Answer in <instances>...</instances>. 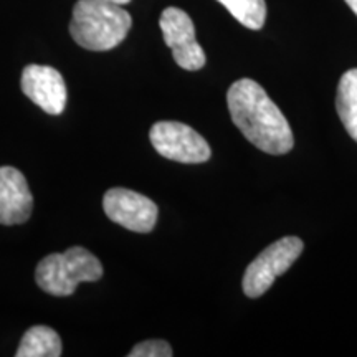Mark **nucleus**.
I'll return each instance as SVG.
<instances>
[{
  "label": "nucleus",
  "mask_w": 357,
  "mask_h": 357,
  "mask_svg": "<svg viewBox=\"0 0 357 357\" xmlns=\"http://www.w3.org/2000/svg\"><path fill=\"white\" fill-rule=\"evenodd\" d=\"M61 339L55 329L48 326H33L22 337L17 357H60Z\"/></svg>",
  "instance_id": "obj_10"
},
{
  "label": "nucleus",
  "mask_w": 357,
  "mask_h": 357,
  "mask_svg": "<svg viewBox=\"0 0 357 357\" xmlns=\"http://www.w3.org/2000/svg\"><path fill=\"white\" fill-rule=\"evenodd\" d=\"M106 2H113V3H118V6H126V3L131 2V0H106Z\"/></svg>",
  "instance_id": "obj_15"
},
{
  "label": "nucleus",
  "mask_w": 357,
  "mask_h": 357,
  "mask_svg": "<svg viewBox=\"0 0 357 357\" xmlns=\"http://www.w3.org/2000/svg\"><path fill=\"white\" fill-rule=\"evenodd\" d=\"M33 197L26 178L19 169L0 167V223L19 225L32 215Z\"/></svg>",
  "instance_id": "obj_9"
},
{
  "label": "nucleus",
  "mask_w": 357,
  "mask_h": 357,
  "mask_svg": "<svg viewBox=\"0 0 357 357\" xmlns=\"http://www.w3.org/2000/svg\"><path fill=\"white\" fill-rule=\"evenodd\" d=\"M151 144L162 158L182 164H202L211 159L208 142L200 134L177 121H159L151 128Z\"/></svg>",
  "instance_id": "obj_5"
},
{
  "label": "nucleus",
  "mask_w": 357,
  "mask_h": 357,
  "mask_svg": "<svg viewBox=\"0 0 357 357\" xmlns=\"http://www.w3.org/2000/svg\"><path fill=\"white\" fill-rule=\"evenodd\" d=\"M102 208L109 220L137 234H149L159 215L158 205L149 197L123 187H114L106 192L102 197Z\"/></svg>",
  "instance_id": "obj_7"
},
{
  "label": "nucleus",
  "mask_w": 357,
  "mask_h": 357,
  "mask_svg": "<svg viewBox=\"0 0 357 357\" xmlns=\"http://www.w3.org/2000/svg\"><path fill=\"white\" fill-rule=\"evenodd\" d=\"M102 265L91 252L83 247H71L63 253H52L40 260L35 281L52 296H70L79 283L101 280Z\"/></svg>",
  "instance_id": "obj_3"
},
{
  "label": "nucleus",
  "mask_w": 357,
  "mask_h": 357,
  "mask_svg": "<svg viewBox=\"0 0 357 357\" xmlns=\"http://www.w3.org/2000/svg\"><path fill=\"white\" fill-rule=\"evenodd\" d=\"M303 240L298 236H283L263 250L255 260L250 263L243 275V293L248 298H260L265 294L275 280L300 258L303 253Z\"/></svg>",
  "instance_id": "obj_4"
},
{
  "label": "nucleus",
  "mask_w": 357,
  "mask_h": 357,
  "mask_svg": "<svg viewBox=\"0 0 357 357\" xmlns=\"http://www.w3.org/2000/svg\"><path fill=\"white\" fill-rule=\"evenodd\" d=\"M231 121L253 146L266 154L281 155L293 149L289 123L257 82L242 78L227 93Z\"/></svg>",
  "instance_id": "obj_1"
},
{
  "label": "nucleus",
  "mask_w": 357,
  "mask_h": 357,
  "mask_svg": "<svg viewBox=\"0 0 357 357\" xmlns=\"http://www.w3.org/2000/svg\"><path fill=\"white\" fill-rule=\"evenodd\" d=\"M234 19L250 30H260L266 20L265 0H217Z\"/></svg>",
  "instance_id": "obj_12"
},
{
  "label": "nucleus",
  "mask_w": 357,
  "mask_h": 357,
  "mask_svg": "<svg viewBox=\"0 0 357 357\" xmlns=\"http://www.w3.org/2000/svg\"><path fill=\"white\" fill-rule=\"evenodd\" d=\"M174 354L172 347L167 341L162 339H149V341L139 342L129 352V357H171Z\"/></svg>",
  "instance_id": "obj_13"
},
{
  "label": "nucleus",
  "mask_w": 357,
  "mask_h": 357,
  "mask_svg": "<svg viewBox=\"0 0 357 357\" xmlns=\"http://www.w3.org/2000/svg\"><path fill=\"white\" fill-rule=\"evenodd\" d=\"M24 95L48 114H61L66 106V86L61 73L52 66L26 65L22 71Z\"/></svg>",
  "instance_id": "obj_8"
},
{
  "label": "nucleus",
  "mask_w": 357,
  "mask_h": 357,
  "mask_svg": "<svg viewBox=\"0 0 357 357\" xmlns=\"http://www.w3.org/2000/svg\"><path fill=\"white\" fill-rule=\"evenodd\" d=\"M132 19L118 3L106 0H78L70 22L71 38L91 52L118 47L131 30Z\"/></svg>",
  "instance_id": "obj_2"
},
{
  "label": "nucleus",
  "mask_w": 357,
  "mask_h": 357,
  "mask_svg": "<svg viewBox=\"0 0 357 357\" xmlns=\"http://www.w3.org/2000/svg\"><path fill=\"white\" fill-rule=\"evenodd\" d=\"M344 2L351 7V10L357 15V0H344Z\"/></svg>",
  "instance_id": "obj_14"
},
{
  "label": "nucleus",
  "mask_w": 357,
  "mask_h": 357,
  "mask_svg": "<svg viewBox=\"0 0 357 357\" xmlns=\"http://www.w3.org/2000/svg\"><path fill=\"white\" fill-rule=\"evenodd\" d=\"M159 26L164 42L172 50L176 63L187 71L204 68L207 56L204 48L195 40L194 22L182 8L167 7L160 13Z\"/></svg>",
  "instance_id": "obj_6"
},
{
  "label": "nucleus",
  "mask_w": 357,
  "mask_h": 357,
  "mask_svg": "<svg viewBox=\"0 0 357 357\" xmlns=\"http://www.w3.org/2000/svg\"><path fill=\"white\" fill-rule=\"evenodd\" d=\"M336 108L347 134L357 142V68L347 70L339 79Z\"/></svg>",
  "instance_id": "obj_11"
}]
</instances>
